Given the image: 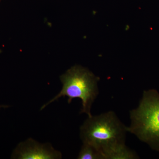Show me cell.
Here are the masks:
<instances>
[{"label":"cell","mask_w":159,"mask_h":159,"mask_svg":"<svg viewBox=\"0 0 159 159\" xmlns=\"http://www.w3.org/2000/svg\"><path fill=\"white\" fill-rule=\"evenodd\" d=\"M127 126L113 111L88 117L80 128L84 144L96 148L104 159H135L139 156L125 145Z\"/></svg>","instance_id":"1"},{"label":"cell","mask_w":159,"mask_h":159,"mask_svg":"<svg viewBox=\"0 0 159 159\" xmlns=\"http://www.w3.org/2000/svg\"><path fill=\"white\" fill-rule=\"evenodd\" d=\"M130 119L128 132L152 150L159 151V93L157 90L143 92L138 107L130 111Z\"/></svg>","instance_id":"2"},{"label":"cell","mask_w":159,"mask_h":159,"mask_svg":"<svg viewBox=\"0 0 159 159\" xmlns=\"http://www.w3.org/2000/svg\"><path fill=\"white\" fill-rule=\"evenodd\" d=\"M60 80L63 84L62 89L57 96L42 107L41 110L60 97H67L69 103L75 98L81 99L82 107L80 113H85L88 117L91 116L92 105L99 94V77L85 68L75 66L61 75Z\"/></svg>","instance_id":"3"},{"label":"cell","mask_w":159,"mask_h":159,"mask_svg":"<svg viewBox=\"0 0 159 159\" xmlns=\"http://www.w3.org/2000/svg\"><path fill=\"white\" fill-rule=\"evenodd\" d=\"M12 157L20 159H52L61 158V154L49 143L40 144L29 139L18 145Z\"/></svg>","instance_id":"4"},{"label":"cell","mask_w":159,"mask_h":159,"mask_svg":"<svg viewBox=\"0 0 159 159\" xmlns=\"http://www.w3.org/2000/svg\"><path fill=\"white\" fill-rule=\"evenodd\" d=\"M78 159H104L102 154L88 144L83 143L77 157Z\"/></svg>","instance_id":"5"},{"label":"cell","mask_w":159,"mask_h":159,"mask_svg":"<svg viewBox=\"0 0 159 159\" xmlns=\"http://www.w3.org/2000/svg\"><path fill=\"white\" fill-rule=\"evenodd\" d=\"M8 106H3V105H0V108L2 107H8Z\"/></svg>","instance_id":"6"},{"label":"cell","mask_w":159,"mask_h":159,"mask_svg":"<svg viewBox=\"0 0 159 159\" xmlns=\"http://www.w3.org/2000/svg\"><path fill=\"white\" fill-rule=\"evenodd\" d=\"M0 1H1V0H0Z\"/></svg>","instance_id":"7"}]
</instances>
